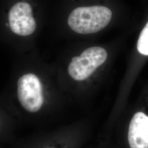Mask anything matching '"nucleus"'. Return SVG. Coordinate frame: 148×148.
Segmentation results:
<instances>
[{"label":"nucleus","mask_w":148,"mask_h":148,"mask_svg":"<svg viewBox=\"0 0 148 148\" xmlns=\"http://www.w3.org/2000/svg\"><path fill=\"white\" fill-rule=\"evenodd\" d=\"M111 10L104 6L81 7L75 9L68 18V24L74 32L90 34L99 32L110 21Z\"/></svg>","instance_id":"f257e3e1"},{"label":"nucleus","mask_w":148,"mask_h":148,"mask_svg":"<svg viewBox=\"0 0 148 148\" xmlns=\"http://www.w3.org/2000/svg\"><path fill=\"white\" fill-rule=\"evenodd\" d=\"M106 49L101 47H92L84 51L78 57L72 59L68 66V73L75 81L88 79L107 58Z\"/></svg>","instance_id":"f03ea898"},{"label":"nucleus","mask_w":148,"mask_h":148,"mask_svg":"<svg viewBox=\"0 0 148 148\" xmlns=\"http://www.w3.org/2000/svg\"><path fill=\"white\" fill-rule=\"evenodd\" d=\"M17 86L18 99L21 106L31 113L39 111L44 101L42 85L39 78L32 73L25 74L19 79Z\"/></svg>","instance_id":"7ed1b4c3"},{"label":"nucleus","mask_w":148,"mask_h":148,"mask_svg":"<svg viewBox=\"0 0 148 148\" xmlns=\"http://www.w3.org/2000/svg\"><path fill=\"white\" fill-rule=\"evenodd\" d=\"M8 18L12 31L18 35L28 36L36 29L32 7L25 2H18L13 5L10 11Z\"/></svg>","instance_id":"20e7f679"},{"label":"nucleus","mask_w":148,"mask_h":148,"mask_svg":"<svg viewBox=\"0 0 148 148\" xmlns=\"http://www.w3.org/2000/svg\"><path fill=\"white\" fill-rule=\"evenodd\" d=\"M127 141L130 148H148V116L138 112L130 122Z\"/></svg>","instance_id":"39448f33"},{"label":"nucleus","mask_w":148,"mask_h":148,"mask_svg":"<svg viewBox=\"0 0 148 148\" xmlns=\"http://www.w3.org/2000/svg\"><path fill=\"white\" fill-rule=\"evenodd\" d=\"M137 49L140 54L148 56V22L140 34L138 40Z\"/></svg>","instance_id":"423d86ee"},{"label":"nucleus","mask_w":148,"mask_h":148,"mask_svg":"<svg viewBox=\"0 0 148 148\" xmlns=\"http://www.w3.org/2000/svg\"><path fill=\"white\" fill-rule=\"evenodd\" d=\"M37 147L33 148H74L72 147L71 144L67 143H61V142H54V143H42L38 144L36 145Z\"/></svg>","instance_id":"0eeeda50"}]
</instances>
